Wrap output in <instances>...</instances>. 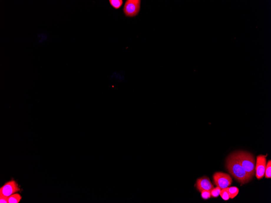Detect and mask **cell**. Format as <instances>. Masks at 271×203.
Segmentation results:
<instances>
[{
    "label": "cell",
    "mask_w": 271,
    "mask_h": 203,
    "mask_svg": "<svg viewBox=\"0 0 271 203\" xmlns=\"http://www.w3.org/2000/svg\"><path fill=\"white\" fill-rule=\"evenodd\" d=\"M226 167L233 178L242 184L248 183L252 179V177L246 172L233 153L227 159Z\"/></svg>",
    "instance_id": "6da1fadb"
},
{
    "label": "cell",
    "mask_w": 271,
    "mask_h": 203,
    "mask_svg": "<svg viewBox=\"0 0 271 203\" xmlns=\"http://www.w3.org/2000/svg\"><path fill=\"white\" fill-rule=\"evenodd\" d=\"M246 172L253 178L255 172V161L251 153L246 151H237L233 153Z\"/></svg>",
    "instance_id": "7a4b0ae2"
},
{
    "label": "cell",
    "mask_w": 271,
    "mask_h": 203,
    "mask_svg": "<svg viewBox=\"0 0 271 203\" xmlns=\"http://www.w3.org/2000/svg\"><path fill=\"white\" fill-rule=\"evenodd\" d=\"M214 183L221 189L227 188L232 184V179L228 174L217 172L213 175Z\"/></svg>",
    "instance_id": "3957f363"
},
{
    "label": "cell",
    "mask_w": 271,
    "mask_h": 203,
    "mask_svg": "<svg viewBox=\"0 0 271 203\" xmlns=\"http://www.w3.org/2000/svg\"><path fill=\"white\" fill-rule=\"evenodd\" d=\"M141 1L140 0H128L125 4L123 11L127 17L136 16L140 10Z\"/></svg>",
    "instance_id": "277c9868"
},
{
    "label": "cell",
    "mask_w": 271,
    "mask_h": 203,
    "mask_svg": "<svg viewBox=\"0 0 271 203\" xmlns=\"http://www.w3.org/2000/svg\"><path fill=\"white\" fill-rule=\"evenodd\" d=\"M20 191L18 184L14 180H11L5 183L0 189V195L8 197Z\"/></svg>",
    "instance_id": "5b68a950"
},
{
    "label": "cell",
    "mask_w": 271,
    "mask_h": 203,
    "mask_svg": "<svg viewBox=\"0 0 271 203\" xmlns=\"http://www.w3.org/2000/svg\"><path fill=\"white\" fill-rule=\"evenodd\" d=\"M266 157L267 155H263L257 157L255 172L256 176L258 180L262 179L264 177L267 165Z\"/></svg>",
    "instance_id": "8992f818"
},
{
    "label": "cell",
    "mask_w": 271,
    "mask_h": 203,
    "mask_svg": "<svg viewBox=\"0 0 271 203\" xmlns=\"http://www.w3.org/2000/svg\"><path fill=\"white\" fill-rule=\"evenodd\" d=\"M196 188L199 192H201L203 191H211L214 187L209 178L204 177L197 180Z\"/></svg>",
    "instance_id": "52a82bcc"
},
{
    "label": "cell",
    "mask_w": 271,
    "mask_h": 203,
    "mask_svg": "<svg viewBox=\"0 0 271 203\" xmlns=\"http://www.w3.org/2000/svg\"><path fill=\"white\" fill-rule=\"evenodd\" d=\"M22 197L18 193H14L8 197V203H18L22 199Z\"/></svg>",
    "instance_id": "ba28073f"
},
{
    "label": "cell",
    "mask_w": 271,
    "mask_h": 203,
    "mask_svg": "<svg viewBox=\"0 0 271 203\" xmlns=\"http://www.w3.org/2000/svg\"><path fill=\"white\" fill-rule=\"evenodd\" d=\"M227 190L229 195V198L231 199L235 198L239 192V190L236 187H227Z\"/></svg>",
    "instance_id": "9c48e42d"
},
{
    "label": "cell",
    "mask_w": 271,
    "mask_h": 203,
    "mask_svg": "<svg viewBox=\"0 0 271 203\" xmlns=\"http://www.w3.org/2000/svg\"><path fill=\"white\" fill-rule=\"evenodd\" d=\"M109 2L111 5L115 9H118L120 8L123 4L122 0H110Z\"/></svg>",
    "instance_id": "30bf717a"
},
{
    "label": "cell",
    "mask_w": 271,
    "mask_h": 203,
    "mask_svg": "<svg viewBox=\"0 0 271 203\" xmlns=\"http://www.w3.org/2000/svg\"><path fill=\"white\" fill-rule=\"evenodd\" d=\"M220 195L222 199L224 200H228L229 199V195L228 192L227 188L221 189L220 191Z\"/></svg>",
    "instance_id": "8fae6325"
},
{
    "label": "cell",
    "mask_w": 271,
    "mask_h": 203,
    "mask_svg": "<svg viewBox=\"0 0 271 203\" xmlns=\"http://www.w3.org/2000/svg\"><path fill=\"white\" fill-rule=\"evenodd\" d=\"M271 161L270 160L267 162L266 169H265V178H271Z\"/></svg>",
    "instance_id": "7c38bea8"
},
{
    "label": "cell",
    "mask_w": 271,
    "mask_h": 203,
    "mask_svg": "<svg viewBox=\"0 0 271 203\" xmlns=\"http://www.w3.org/2000/svg\"><path fill=\"white\" fill-rule=\"evenodd\" d=\"M221 189L219 188V187H217L214 188L211 191V194L212 197H218L220 195V193Z\"/></svg>",
    "instance_id": "4fadbf2b"
},
{
    "label": "cell",
    "mask_w": 271,
    "mask_h": 203,
    "mask_svg": "<svg viewBox=\"0 0 271 203\" xmlns=\"http://www.w3.org/2000/svg\"><path fill=\"white\" fill-rule=\"evenodd\" d=\"M201 197L204 199H208L211 197V191H203L201 192Z\"/></svg>",
    "instance_id": "5bb4252c"
},
{
    "label": "cell",
    "mask_w": 271,
    "mask_h": 203,
    "mask_svg": "<svg viewBox=\"0 0 271 203\" xmlns=\"http://www.w3.org/2000/svg\"><path fill=\"white\" fill-rule=\"evenodd\" d=\"M0 203H8V197L0 195Z\"/></svg>",
    "instance_id": "9a60e30c"
}]
</instances>
